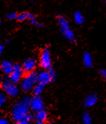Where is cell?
Segmentation results:
<instances>
[{"instance_id":"obj_1","label":"cell","mask_w":106,"mask_h":124,"mask_svg":"<svg viewBox=\"0 0 106 124\" xmlns=\"http://www.w3.org/2000/svg\"><path fill=\"white\" fill-rule=\"evenodd\" d=\"M57 22L60 31H61V33L64 36V38H66L68 41H71L72 43H75L76 41V36L74 34L73 30L71 29L70 24L67 19L62 15H57Z\"/></svg>"},{"instance_id":"obj_2","label":"cell","mask_w":106,"mask_h":124,"mask_svg":"<svg viewBox=\"0 0 106 124\" xmlns=\"http://www.w3.org/2000/svg\"><path fill=\"white\" fill-rule=\"evenodd\" d=\"M30 106L24 104L22 101H16L13 105L11 116L12 119L16 122H19L20 120L25 119L26 116L29 113Z\"/></svg>"},{"instance_id":"obj_3","label":"cell","mask_w":106,"mask_h":124,"mask_svg":"<svg viewBox=\"0 0 106 124\" xmlns=\"http://www.w3.org/2000/svg\"><path fill=\"white\" fill-rule=\"evenodd\" d=\"M37 76L38 73L36 72H31L26 73L23 76L22 80L20 82V88L24 92H30L33 91L35 85L38 84L37 82Z\"/></svg>"},{"instance_id":"obj_4","label":"cell","mask_w":106,"mask_h":124,"mask_svg":"<svg viewBox=\"0 0 106 124\" xmlns=\"http://www.w3.org/2000/svg\"><path fill=\"white\" fill-rule=\"evenodd\" d=\"M2 82V88L4 91L5 94H6L7 96L12 98H15L18 96L20 93L19 87L16 86V84L11 82V80L9 79V77L3 79Z\"/></svg>"},{"instance_id":"obj_5","label":"cell","mask_w":106,"mask_h":124,"mask_svg":"<svg viewBox=\"0 0 106 124\" xmlns=\"http://www.w3.org/2000/svg\"><path fill=\"white\" fill-rule=\"evenodd\" d=\"M39 64L45 70H48L52 68V56L48 47H45L42 50L40 55Z\"/></svg>"},{"instance_id":"obj_6","label":"cell","mask_w":106,"mask_h":124,"mask_svg":"<svg viewBox=\"0 0 106 124\" xmlns=\"http://www.w3.org/2000/svg\"><path fill=\"white\" fill-rule=\"evenodd\" d=\"M23 67L19 63H15L14 64V68L13 73L9 76V79L11 80V82L13 84H17L21 82V80L23 79Z\"/></svg>"},{"instance_id":"obj_7","label":"cell","mask_w":106,"mask_h":124,"mask_svg":"<svg viewBox=\"0 0 106 124\" xmlns=\"http://www.w3.org/2000/svg\"><path fill=\"white\" fill-rule=\"evenodd\" d=\"M30 108L35 112L44 109L43 100H42V98L40 95H34V97L31 98Z\"/></svg>"},{"instance_id":"obj_8","label":"cell","mask_w":106,"mask_h":124,"mask_svg":"<svg viewBox=\"0 0 106 124\" xmlns=\"http://www.w3.org/2000/svg\"><path fill=\"white\" fill-rule=\"evenodd\" d=\"M52 81V77L48 73V70H44L38 73L37 76V82L38 84L45 86L48 84H50Z\"/></svg>"},{"instance_id":"obj_9","label":"cell","mask_w":106,"mask_h":124,"mask_svg":"<svg viewBox=\"0 0 106 124\" xmlns=\"http://www.w3.org/2000/svg\"><path fill=\"white\" fill-rule=\"evenodd\" d=\"M37 62L36 60L32 58H29L24 60V62L22 65L23 70L25 73H31L34 71V69L36 68Z\"/></svg>"},{"instance_id":"obj_10","label":"cell","mask_w":106,"mask_h":124,"mask_svg":"<svg viewBox=\"0 0 106 124\" xmlns=\"http://www.w3.org/2000/svg\"><path fill=\"white\" fill-rule=\"evenodd\" d=\"M13 68H14V64H13L9 60H3L0 63V70L6 75L9 76L13 73Z\"/></svg>"},{"instance_id":"obj_11","label":"cell","mask_w":106,"mask_h":124,"mask_svg":"<svg viewBox=\"0 0 106 124\" xmlns=\"http://www.w3.org/2000/svg\"><path fill=\"white\" fill-rule=\"evenodd\" d=\"M98 101V97L96 94H90L85 98L84 105H85L87 108L93 107L94 105L97 104Z\"/></svg>"},{"instance_id":"obj_12","label":"cell","mask_w":106,"mask_h":124,"mask_svg":"<svg viewBox=\"0 0 106 124\" xmlns=\"http://www.w3.org/2000/svg\"><path fill=\"white\" fill-rule=\"evenodd\" d=\"M83 64L87 68H91L94 65V60L93 57L91 53L86 52L83 55Z\"/></svg>"},{"instance_id":"obj_13","label":"cell","mask_w":106,"mask_h":124,"mask_svg":"<svg viewBox=\"0 0 106 124\" xmlns=\"http://www.w3.org/2000/svg\"><path fill=\"white\" fill-rule=\"evenodd\" d=\"M48 119V112L45 109H42L41 111H38L35 113L34 115V119L38 121H41V122H46Z\"/></svg>"},{"instance_id":"obj_14","label":"cell","mask_w":106,"mask_h":124,"mask_svg":"<svg viewBox=\"0 0 106 124\" xmlns=\"http://www.w3.org/2000/svg\"><path fill=\"white\" fill-rule=\"evenodd\" d=\"M73 20L77 25H82L85 21V18L82 13H80V11H76L73 13Z\"/></svg>"},{"instance_id":"obj_15","label":"cell","mask_w":106,"mask_h":124,"mask_svg":"<svg viewBox=\"0 0 106 124\" xmlns=\"http://www.w3.org/2000/svg\"><path fill=\"white\" fill-rule=\"evenodd\" d=\"M28 20H29V22H30L31 24H32V25L35 26L36 27H39V28H41V27H44L43 24L41 23H39V22H38V21L36 20V16H35V15H34V14H33V13H30V14H29Z\"/></svg>"},{"instance_id":"obj_16","label":"cell","mask_w":106,"mask_h":124,"mask_svg":"<svg viewBox=\"0 0 106 124\" xmlns=\"http://www.w3.org/2000/svg\"><path fill=\"white\" fill-rule=\"evenodd\" d=\"M44 88H45V86H43V85L37 84L36 85H35V87H34V89L32 91L34 95H40L42 92H43Z\"/></svg>"},{"instance_id":"obj_17","label":"cell","mask_w":106,"mask_h":124,"mask_svg":"<svg viewBox=\"0 0 106 124\" xmlns=\"http://www.w3.org/2000/svg\"><path fill=\"white\" fill-rule=\"evenodd\" d=\"M83 124H92V117L90 115V113L87 112H84L82 116Z\"/></svg>"},{"instance_id":"obj_18","label":"cell","mask_w":106,"mask_h":124,"mask_svg":"<svg viewBox=\"0 0 106 124\" xmlns=\"http://www.w3.org/2000/svg\"><path fill=\"white\" fill-rule=\"evenodd\" d=\"M29 14H30V13H27V12L20 13L18 14V16H17L16 20H18V21H24V20H28Z\"/></svg>"},{"instance_id":"obj_19","label":"cell","mask_w":106,"mask_h":124,"mask_svg":"<svg viewBox=\"0 0 106 124\" xmlns=\"http://www.w3.org/2000/svg\"><path fill=\"white\" fill-rule=\"evenodd\" d=\"M7 95L4 93H0V108H2L6 102Z\"/></svg>"},{"instance_id":"obj_20","label":"cell","mask_w":106,"mask_h":124,"mask_svg":"<svg viewBox=\"0 0 106 124\" xmlns=\"http://www.w3.org/2000/svg\"><path fill=\"white\" fill-rule=\"evenodd\" d=\"M48 73H49V74H50V76L52 77V81H54L56 79V72H55V70L53 68H51V69L48 70Z\"/></svg>"},{"instance_id":"obj_21","label":"cell","mask_w":106,"mask_h":124,"mask_svg":"<svg viewBox=\"0 0 106 124\" xmlns=\"http://www.w3.org/2000/svg\"><path fill=\"white\" fill-rule=\"evenodd\" d=\"M17 16H18V14L15 12H13V13H9L7 14L6 17L8 18L9 20H14V19H16L17 18Z\"/></svg>"},{"instance_id":"obj_22","label":"cell","mask_w":106,"mask_h":124,"mask_svg":"<svg viewBox=\"0 0 106 124\" xmlns=\"http://www.w3.org/2000/svg\"><path fill=\"white\" fill-rule=\"evenodd\" d=\"M22 101L24 104H26L27 105H29L30 106V101H31V98L28 97V96H25L22 98Z\"/></svg>"},{"instance_id":"obj_23","label":"cell","mask_w":106,"mask_h":124,"mask_svg":"<svg viewBox=\"0 0 106 124\" xmlns=\"http://www.w3.org/2000/svg\"><path fill=\"white\" fill-rule=\"evenodd\" d=\"M34 119V116L33 114H31L30 112H29V113H28V114L26 116V117H25V119H26V120H27V121L30 122L31 120Z\"/></svg>"},{"instance_id":"obj_24","label":"cell","mask_w":106,"mask_h":124,"mask_svg":"<svg viewBox=\"0 0 106 124\" xmlns=\"http://www.w3.org/2000/svg\"><path fill=\"white\" fill-rule=\"evenodd\" d=\"M100 74H101V76L104 78V80L106 81V70L105 69H101L100 70Z\"/></svg>"},{"instance_id":"obj_25","label":"cell","mask_w":106,"mask_h":124,"mask_svg":"<svg viewBox=\"0 0 106 124\" xmlns=\"http://www.w3.org/2000/svg\"><path fill=\"white\" fill-rule=\"evenodd\" d=\"M13 124H30L29 121H27L26 119H23V120H20L19 122H16L15 123Z\"/></svg>"},{"instance_id":"obj_26","label":"cell","mask_w":106,"mask_h":124,"mask_svg":"<svg viewBox=\"0 0 106 124\" xmlns=\"http://www.w3.org/2000/svg\"><path fill=\"white\" fill-rule=\"evenodd\" d=\"M0 124H9V122L5 119H0Z\"/></svg>"},{"instance_id":"obj_27","label":"cell","mask_w":106,"mask_h":124,"mask_svg":"<svg viewBox=\"0 0 106 124\" xmlns=\"http://www.w3.org/2000/svg\"><path fill=\"white\" fill-rule=\"evenodd\" d=\"M3 49H4V48H3V46H2V45H0V55H1L2 53Z\"/></svg>"},{"instance_id":"obj_28","label":"cell","mask_w":106,"mask_h":124,"mask_svg":"<svg viewBox=\"0 0 106 124\" xmlns=\"http://www.w3.org/2000/svg\"><path fill=\"white\" fill-rule=\"evenodd\" d=\"M35 124H47L46 122H41V121H38L35 123Z\"/></svg>"},{"instance_id":"obj_29","label":"cell","mask_w":106,"mask_h":124,"mask_svg":"<svg viewBox=\"0 0 106 124\" xmlns=\"http://www.w3.org/2000/svg\"><path fill=\"white\" fill-rule=\"evenodd\" d=\"M2 80H0V87H2Z\"/></svg>"},{"instance_id":"obj_30","label":"cell","mask_w":106,"mask_h":124,"mask_svg":"<svg viewBox=\"0 0 106 124\" xmlns=\"http://www.w3.org/2000/svg\"><path fill=\"white\" fill-rule=\"evenodd\" d=\"M103 1H104V2H106V0H103Z\"/></svg>"},{"instance_id":"obj_31","label":"cell","mask_w":106,"mask_h":124,"mask_svg":"<svg viewBox=\"0 0 106 124\" xmlns=\"http://www.w3.org/2000/svg\"><path fill=\"white\" fill-rule=\"evenodd\" d=\"M0 23H1V20H0Z\"/></svg>"}]
</instances>
